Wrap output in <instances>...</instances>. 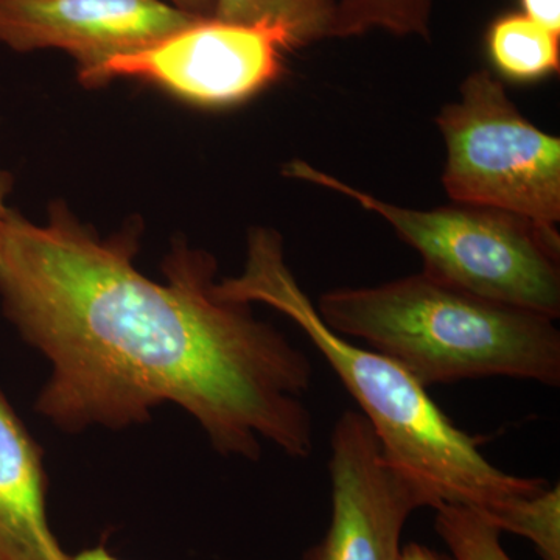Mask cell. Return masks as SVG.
Returning a JSON list of instances; mask_svg holds the SVG:
<instances>
[{
  "label": "cell",
  "mask_w": 560,
  "mask_h": 560,
  "mask_svg": "<svg viewBox=\"0 0 560 560\" xmlns=\"http://www.w3.org/2000/svg\"><path fill=\"white\" fill-rule=\"evenodd\" d=\"M486 43L493 66L508 79L533 81L559 72V35L523 13L503 14L493 21Z\"/></svg>",
  "instance_id": "30bf717a"
},
{
  "label": "cell",
  "mask_w": 560,
  "mask_h": 560,
  "mask_svg": "<svg viewBox=\"0 0 560 560\" xmlns=\"http://www.w3.org/2000/svg\"><path fill=\"white\" fill-rule=\"evenodd\" d=\"M43 451L0 389V560H73L50 528Z\"/></svg>",
  "instance_id": "9c48e42d"
},
{
  "label": "cell",
  "mask_w": 560,
  "mask_h": 560,
  "mask_svg": "<svg viewBox=\"0 0 560 560\" xmlns=\"http://www.w3.org/2000/svg\"><path fill=\"white\" fill-rule=\"evenodd\" d=\"M283 175L345 195L377 213L422 259L427 275L486 300L560 316V235L504 210L453 205L410 209L378 200L294 160Z\"/></svg>",
  "instance_id": "277c9868"
},
{
  "label": "cell",
  "mask_w": 560,
  "mask_h": 560,
  "mask_svg": "<svg viewBox=\"0 0 560 560\" xmlns=\"http://www.w3.org/2000/svg\"><path fill=\"white\" fill-rule=\"evenodd\" d=\"M315 305L335 334L366 342L427 389L490 377L560 385L558 319L486 300L425 271L329 290Z\"/></svg>",
  "instance_id": "3957f363"
},
{
  "label": "cell",
  "mask_w": 560,
  "mask_h": 560,
  "mask_svg": "<svg viewBox=\"0 0 560 560\" xmlns=\"http://www.w3.org/2000/svg\"><path fill=\"white\" fill-rule=\"evenodd\" d=\"M138 249V226L101 237L65 205L46 224L7 213L0 302L50 364L36 411L79 433L139 425L172 404L220 455L259 460L265 441L307 459L308 357L249 304L217 296L209 254L176 248L160 283L136 268Z\"/></svg>",
  "instance_id": "6da1fadb"
},
{
  "label": "cell",
  "mask_w": 560,
  "mask_h": 560,
  "mask_svg": "<svg viewBox=\"0 0 560 560\" xmlns=\"http://www.w3.org/2000/svg\"><path fill=\"white\" fill-rule=\"evenodd\" d=\"M447 147L442 184L456 205L504 210L556 228L560 139L522 116L489 70L463 81L436 117Z\"/></svg>",
  "instance_id": "5b68a950"
},
{
  "label": "cell",
  "mask_w": 560,
  "mask_h": 560,
  "mask_svg": "<svg viewBox=\"0 0 560 560\" xmlns=\"http://www.w3.org/2000/svg\"><path fill=\"white\" fill-rule=\"evenodd\" d=\"M400 560H447L438 555L436 551L430 550V548L423 547L420 544H408L401 550Z\"/></svg>",
  "instance_id": "e0dca14e"
},
{
  "label": "cell",
  "mask_w": 560,
  "mask_h": 560,
  "mask_svg": "<svg viewBox=\"0 0 560 560\" xmlns=\"http://www.w3.org/2000/svg\"><path fill=\"white\" fill-rule=\"evenodd\" d=\"M327 469L329 528L302 560H400L408 518L420 508L433 510V500L389 463L359 410H346L335 422Z\"/></svg>",
  "instance_id": "52a82bcc"
},
{
  "label": "cell",
  "mask_w": 560,
  "mask_h": 560,
  "mask_svg": "<svg viewBox=\"0 0 560 560\" xmlns=\"http://www.w3.org/2000/svg\"><path fill=\"white\" fill-rule=\"evenodd\" d=\"M433 0H337L334 36L349 38L372 28L429 39Z\"/></svg>",
  "instance_id": "7c38bea8"
},
{
  "label": "cell",
  "mask_w": 560,
  "mask_h": 560,
  "mask_svg": "<svg viewBox=\"0 0 560 560\" xmlns=\"http://www.w3.org/2000/svg\"><path fill=\"white\" fill-rule=\"evenodd\" d=\"M337 0H217L213 20L268 25L289 36L291 47L334 38Z\"/></svg>",
  "instance_id": "8fae6325"
},
{
  "label": "cell",
  "mask_w": 560,
  "mask_h": 560,
  "mask_svg": "<svg viewBox=\"0 0 560 560\" xmlns=\"http://www.w3.org/2000/svg\"><path fill=\"white\" fill-rule=\"evenodd\" d=\"M501 533L525 537L541 560H560V488L548 486L539 493L512 500L482 514Z\"/></svg>",
  "instance_id": "4fadbf2b"
},
{
  "label": "cell",
  "mask_w": 560,
  "mask_h": 560,
  "mask_svg": "<svg viewBox=\"0 0 560 560\" xmlns=\"http://www.w3.org/2000/svg\"><path fill=\"white\" fill-rule=\"evenodd\" d=\"M213 291L220 300L259 302L293 320L357 401L386 458L429 492L433 510L456 504L489 514L550 486L493 466L480 438L458 429L396 361L335 334L287 265L278 232L250 231L245 268L215 282Z\"/></svg>",
  "instance_id": "7a4b0ae2"
},
{
  "label": "cell",
  "mask_w": 560,
  "mask_h": 560,
  "mask_svg": "<svg viewBox=\"0 0 560 560\" xmlns=\"http://www.w3.org/2000/svg\"><path fill=\"white\" fill-rule=\"evenodd\" d=\"M73 560H120L116 556L110 555L105 547L90 548V550L81 551L80 555L73 556Z\"/></svg>",
  "instance_id": "d6986e66"
},
{
  "label": "cell",
  "mask_w": 560,
  "mask_h": 560,
  "mask_svg": "<svg viewBox=\"0 0 560 560\" xmlns=\"http://www.w3.org/2000/svg\"><path fill=\"white\" fill-rule=\"evenodd\" d=\"M198 21L162 0H0V43L14 51H66L90 88L106 62Z\"/></svg>",
  "instance_id": "ba28073f"
},
{
  "label": "cell",
  "mask_w": 560,
  "mask_h": 560,
  "mask_svg": "<svg viewBox=\"0 0 560 560\" xmlns=\"http://www.w3.org/2000/svg\"><path fill=\"white\" fill-rule=\"evenodd\" d=\"M11 190H13V176L10 175V172L0 167V226H2L3 220H5L10 210L7 200H9Z\"/></svg>",
  "instance_id": "ac0fdd59"
},
{
  "label": "cell",
  "mask_w": 560,
  "mask_h": 560,
  "mask_svg": "<svg viewBox=\"0 0 560 560\" xmlns=\"http://www.w3.org/2000/svg\"><path fill=\"white\" fill-rule=\"evenodd\" d=\"M171 5L200 20H212L217 0H171Z\"/></svg>",
  "instance_id": "2e32d148"
},
{
  "label": "cell",
  "mask_w": 560,
  "mask_h": 560,
  "mask_svg": "<svg viewBox=\"0 0 560 560\" xmlns=\"http://www.w3.org/2000/svg\"><path fill=\"white\" fill-rule=\"evenodd\" d=\"M523 14L560 36V0H521Z\"/></svg>",
  "instance_id": "9a60e30c"
},
{
  "label": "cell",
  "mask_w": 560,
  "mask_h": 560,
  "mask_svg": "<svg viewBox=\"0 0 560 560\" xmlns=\"http://www.w3.org/2000/svg\"><path fill=\"white\" fill-rule=\"evenodd\" d=\"M434 528L453 560H512L501 545V530L481 512L456 504H441Z\"/></svg>",
  "instance_id": "5bb4252c"
},
{
  "label": "cell",
  "mask_w": 560,
  "mask_h": 560,
  "mask_svg": "<svg viewBox=\"0 0 560 560\" xmlns=\"http://www.w3.org/2000/svg\"><path fill=\"white\" fill-rule=\"evenodd\" d=\"M289 36L268 25L201 20L154 46L114 58L90 88L116 79L149 81L198 106L237 105L282 75Z\"/></svg>",
  "instance_id": "8992f818"
}]
</instances>
